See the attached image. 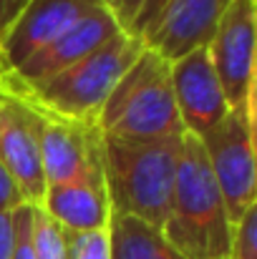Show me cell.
Wrapping results in <instances>:
<instances>
[{"mask_svg": "<svg viewBox=\"0 0 257 259\" xmlns=\"http://www.w3.org/2000/svg\"><path fill=\"white\" fill-rule=\"evenodd\" d=\"M181 136L146 141L101 136V164L111 214L134 217L157 229L164 227L181 156Z\"/></svg>", "mask_w": 257, "mask_h": 259, "instance_id": "cell-1", "label": "cell"}, {"mask_svg": "<svg viewBox=\"0 0 257 259\" xmlns=\"http://www.w3.org/2000/svg\"><path fill=\"white\" fill-rule=\"evenodd\" d=\"M144 43L129 33H119L86 58L76 61L74 66L58 71L56 76L23 86L8 81L0 73V91L10 98L23 101L33 111L68 118V121H98V113L108 98V93L119 83V78L129 71V66L139 58Z\"/></svg>", "mask_w": 257, "mask_h": 259, "instance_id": "cell-2", "label": "cell"}, {"mask_svg": "<svg viewBox=\"0 0 257 259\" xmlns=\"http://www.w3.org/2000/svg\"><path fill=\"white\" fill-rule=\"evenodd\" d=\"M162 234L184 259H227L230 254L232 224L225 199L207 164L202 141L192 134L181 136L179 169Z\"/></svg>", "mask_w": 257, "mask_h": 259, "instance_id": "cell-3", "label": "cell"}, {"mask_svg": "<svg viewBox=\"0 0 257 259\" xmlns=\"http://www.w3.org/2000/svg\"><path fill=\"white\" fill-rule=\"evenodd\" d=\"M96 123L101 136L114 139L146 141L181 136L169 61L144 48L108 93Z\"/></svg>", "mask_w": 257, "mask_h": 259, "instance_id": "cell-4", "label": "cell"}, {"mask_svg": "<svg viewBox=\"0 0 257 259\" xmlns=\"http://www.w3.org/2000/svg\"><path fill=\"white\" fill-rule=\"evenodd\" d=\"M199 141L225 199L227 219L237 224V219L257 204L255 116L247 111H230Z\"/></svg>", "mask_w": 257, "mask_h": 259, "instance_id": "cell-5", "label": "cell"}, {"mask_svg": "<svg viewBox=\"0 0 257 259\" xmlns=\"http://www.w3.org/2000/svg\"><path fill=\"white\" fill-rule=\"evenodd\" d=\"M255 0H232L207 43L230 111L250 116H255Z\"/></svg>", "mask_w": 257, "mask_h": 259, "instance_id": "cell-6", "label": "cell"}, {"mask_svg": "<svg viewBox=\"0 0 257 259\" xmlns=\"http://www.w3.org/2000/svg\"><path fill=\"white\" fill-rule=\"evenodd\" d=\"M98 10H103L101 0H28L0 38V73L20 68L38 51Z\"/></svg>", "mask_w": 257, "mask_h": 259, "instance_id": "cell-7", "label": "cell"}, {"mask_svg": "<svg viewBox=\"0 0 257 259\" xmlns=\"http://www.w3.org/2000/svg\"><path fill=\"white\" fill-rule=\"evenodd\" d=\"M35 116H38V141H41V164H43L46 186L66 184L103 169L98 123L68 121L41 111H35Z\"/></svg>", "mask_w": 257, "mask_h": 259, "instance_id": "cell-8", "label": "cell"}, {"mask_svg": "<svg viewBox=\"0 0 257 259\" xmlns=\"http://www.w3.org/2000/svg\"><path fill=\"white\" fill-rule=\"evenodd\" d=\"M0 164L13 176L25 204L41 206L46 179L41 164L38 116L33 108L0 93Z\"/></svg>", "mask_w": 257, "mask_h": 259, "instance_id": "cell-9", "label": "cell"}, {"mask_svg": "<svg viewBox=\"0 0 257 259\" xmlns=\"http://www.w3.org/2000/svg\"><path fill=\"white\" fill-rule=\"evenodd\" d=\"M171 88L184 134L202 139L230 113L207 46L171 63Z\"/></svg>", "mask_w": 257, "mask_h": 259, "instance_id": "cell-10", "label": "cell"}, {"mask_svg": "<svg viewBox=\"0 0 257 259\" xmlns=\"http://www.w3.org/2000/svg\"><path fill=\"white\" fill-rule=\"evenodd\" d=\"M230 3L232 0H167L154 23L141 33V43L174 63L209 43Z\"/></svg>", "mask_w": 257, "mask_h": 259, "instance_id": "cell-11", "label": "cell"}, {"mask_svg": "<svg viewBox=\"0 0 257 259\" xmlns=\"http://www.w3.org/2000/svg\"><path fill=\"white\" fill-rule=\"evenodd\" d=\"M119 20L114 18V13H108L106 8L88 15L79 25H74L68 33H63L61 38H56L51 46H46L43 51H38L33 58H28L20 68L3 73L8 81L23 83V86H33L41 83L51 76H56L58 71L74 66L76 61L86 58L91 51H96L98 46H103L106 40H111L114 35H119Z\"/></svg>", "mask_w": 257, "mask_h": 259, "instance_id": "cell-12", "label": "cell"}, {"mask_svg": "<svg viewBox=\"0 0 257 259\" xmlns=\"http://www.w3.org/2000/svg\"><path fill=\"white\" fill-rule=\"evenodd\" d=\"M41 209L66 232H96L108 227L111 204L103 169L56 186H46Z\"/></svg>", "mask_w": 257, "mask_h": 259, "instance_id": "cell-13", "label": "cell"}, {"mask_svg": "<svg viewBox=\"0 0 257 259\" xmlns=\"http://www.w3.org/2000/svg\"><path fill=\"white\" fill-rule=\"evenodd\" d=\"M108 237H111V259H184L164 239L162 229L134 217L111 214Z\"/></svg>", "mask_w": 257, "mask_h": 259, "instance_id": "cell-14", "label": "cell"}, {"mask_svg": "<svg viewBox=\"0 0 257 259\" xmlns=\"http://www.w3.org/2000/svg\"><path fill=\"white\" fill-rule=\"evenodd\" d=\"M30 239L35 259H68L66 229L56 224L41 206L30 209Z\"/></svg>", "mask_w": 257, "mask_h": 259, "instance_id": "cell-15", "label": "cell"}, {"mask_svg": "<svg viewBox=\"0 0 257 259\" xmlns=\"http://www.w3.org/2000/svg\"><path fill=\"white\" fill-rule=\"evenodd\" d=\"M164 5L167 0H121L116 13L119 28L141 40V33L154 23V18L162 13Z\"/></svg>", "mask_w": 257, "mask_h": 259, "instance_id": "cell-16", "label": "cell"}, {"mask_svg": "<svg viewBox=\"0 0 257 259\" xmlns=\"http://www.w3.org/2000/svg\"><path fill=\"white\" fill-rule=\"evenodd\" d=\"M68 259H111L108 227L96 232H66Z\"/></svg>", "mask_w": 257, "mask_h": 259, "instance_id": "cell-17", "label": "cell"}, {"mask_svg": "<svg viewBox=\"0 0 257 259\" xmlns=\"http://www.w3.org/2000/svg\"><path fill=\"white\" fill-rule=\"evenodd\" d=\"M227 259H257V204L237 219V224H232Z\"/></svg>", "mask_w": 257, "mask_h": 259, "instance_id": "cell-18", "label": "cell"}, {"mask_svg": "<svg viewBox=\"0 0 257 259\" xmlns=\"http://www.w3.org/2000/svg\"><path fill=\"white\" fill-rule=\"evenodd\" d=\"M30 204L13 211V257L10 259H35L30 239Z\"/></svg>", "mask_w": 257, "mask_h": 259, "instance_id": "cell-19", "label": "cell"}, {"mask_svg": "<svg viewBox=\"0 0 257 259\" xmlns=\"http://www.w3.org/2000/svg\"><path fill=\"white\" fill-rule=\"evenodd\" d=\"M20 206H25V199H23L20 189L15 186L13 176L0 164V214H10Z\"/></svg>", "mask_w": 257, "mask_h": 259, "instance_id": "cell-20", "label": "cell"}, {"mask_svg": "<svg viewBox=\"0 0 257 259\" xmlns=\"http://www.w3.org/2000/svg\"><path fill=\"white\" fill-rule=\"evenodd\" d=\"M13 257V211L0 214V259Z\"/></svg>", "mask_w": 257, "mask_h": 259, "instance_id": "cell-21", "label": "cell"}, {"mask_svg": "<svg viewBox=\"0 0 257 259\" xmlns=\"http://www.w3.org/2000/svg\"><path fill=\"white\" fill-rule=\"evenodd\" d=\"M28 0H0V38L10 28V23L18 18V13L25 8Z\"/></svg>", "mask_w": 257, "mask_h": 259, "instance_id": "cell-22", "label": "cell"}, {"mask_svg": "<svg viewBox=\"0 0 257 259\" xmlns=\"http://www.w3.org/2000/svg\"><path fill=\"white\" fill-rule=\"evenodd\" d=\"M101 5L108 10V13H114V18H116V13H119V5H121V0H101Z\"/></svg>", "mask_w": 257, "mask_h": 259, "instance_id": "cell-23", "label": "cell"}, {"mask_svg": "<svg viewBox=\"0 0 257 259\" xmlns=\"http://www.w3.org/2000/svg\"><path fill=\"white\" fill-rule=\"evenodd\" d=\"M0 93H3V91H0Z\"/></svg>", "mask_w": 257, "mask_h": 259, "instance_id": "cell-24", "label": "cell"}]
</instances>
